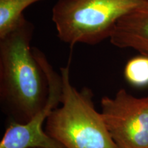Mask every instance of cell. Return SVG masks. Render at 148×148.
Returning <instances> with one entry per match:
<instances>
[{"instance_id": "4", "label": "cell", "mask_w": 148, "mask_h": 148, "mask_svg": "<svg viewBox=\"0 0 148 148\" xmlns=\"http://www.w3.org/2000/svg\"><path fill=\"white\" fill-rule=\"evenodd\" d=\"M101 116L118 148H148V96L136 97L121 88L101 99Z\"/></svg>"}, {"instance_id": "6", "label": "cell", "mask_w": 148, "mask_h": 148, "mask_svg": "<svg viewBox=\"0 0 148 148\" xmlns=\"http://www.w3.org/2000/svg\"><path fill=\"white\" fill-rule=\"evenodd\" d=\"M119 48H131L148 56V1L119 20L110 37Z\"/></svg>"}, {"instance_id": "3", "label": "cell", "mask_w": 148, "mask_h": 148, "mask_svg": "<svg viewBox=\"0 0 148 148\" xmlns=\"http://www.w3.org/2000/svg\"><path fill=\"white\" fill-rule=\"evenodd\" d=\"M148 0H58L52 20L59 38L73 46L109 38L119 19Z\"/></svg>"}, {"instance_id": "1", "label": "cell", "mask_w": 148, "mask_h": 148, "mask_svg": "<svg viewBox=\"0 0 148 148\" xmlns=\"http://www.w3.org/2000/svg\"><path fill=\"white\" fill-rule=\"evenodd\" d=\"M34 25L21 16L16 26L0 38V97L12 121H28L45 105V73L30 43Z\"/></svg>"}, {"instance_id": "2", "label": "cell", "mask_w": 148, "mask_h": 148, "mask_svg": "<svg viewBox=\"0 0 148 148\" xmlns=\"http://www.w3.org/2000/svg\"><path fill=\"white\" fill-rule=\"evenodd\" d=\"M69 73V65L60 68L62 105L47 118L45 132L64 148H118L94 107L91 90L74 87Z\"/></svg>"}, {"instance_id": "7", "label": "cell", "mask_w": 148, "mask_h": 148, "mask_svg": "<svg viewBox=\"0 0 148 148\" xmlns=\"http://www.w3.org/2000/svg\"><path fill=\"white\" fill-rule=\"evenodd\" d=\"M42 0H0V38L10 32L29 5Z\"/></svg>"}, {"instance_id": "5", "label": "cell", "mask_w": 148, "mask_h": 148, "mask_svg": "<svg viewBox=\"0 0 148 148\" xmlns=\"http://www.w3.org/2000/svg\"><path fill=\"white\" fill-rule=\"evenodd\" d=\"M32 50L47 77V101L43 108L28 121L24 123L11 121L0 141V148H64L42 129L51 112L61 103V75L56 73L41 51L35 47Z\"/></svg>"}, {"instance_id": "8", "label": "cell", "mask_w": 148, "mask_h": 148, "mask_svg": "<svg viewBox=\"0 0 148 148\" xmlns=\"http://www.w3.org/2000/svg\"><path fill=\"white\" fill-rule=\"evenodd\" d=\"M125 79L133 86L148 85V56L142 55L130 59L124 69Z\"/></svg>"}]
</instances>
